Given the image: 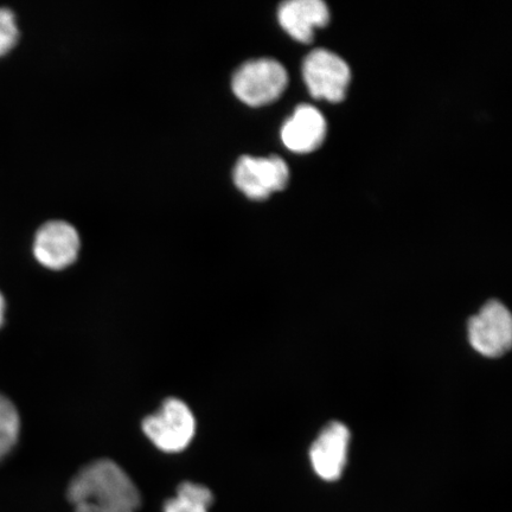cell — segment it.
Returning a JSON list of instances; mask_svg holds the SVG:
<instances>
[{"label":"cell","mask_w":512,"mask_h":512,"mask_svg":"<svg viewBox=\"0 0 512 512\" xmlns=\"http://www.w3.org/2000/svg\"><path fill=\"white\" fill-rule=\"evenodd\" d=\"M469 339L473 349L486 357H501L511 348L512 318L498 300H490L469 320Z\"/></svg>","instance_id":"5"},{"label":"cell","mask_w":512,"mask_h":512,"mask_svg":"<svg viewBox=\"0 0 512 512\" xmlns=\"http://www.w3.org/2000/svg\"><path fill=\"white\" fill-rule=\"evenodd\" d=\"M304 80L312 98L341 102L347 96L350 68L342 57L326 49H316L306 56Z\"/></svg>","instance_id":"4"},{"label":"cell","mask_w":512,"mask_h":512,"mask_svg":"<svg viewBox=\"0 0 512 512\" xmlns=\"http://www.w3.org/2000/svg\"><path fill=\"white\" fill-rule=\"evenodd\" d=\"M350 432L341 422H331L318 435L310 451L313 470L328 482L342 476L347 464Z\"/></svg>","instance_id":"8"},{"label":"cell","mask_w":512,"mask_h":512,"mask_svg":"<svg viewBox=\"0 0 512 512\" xmlns=\"http://www.w3.org/2000/svg\"><path fill=\"white\" fill-rule=\"evenodd\" d=\"M326 136L323 114L310 105H300L281 130V139L288 150L297 153L316 151Z\"/></svg>","instance_id":"10"},{"label":"cell","mask_w":512,"mask_h":512,"mask_svg":"<svg viewBox=\"0 0 512 512\" xmlns=\"http://www.w3.org/2000/svg\"><path fill=\"white\" fill-rule=\"evenodd\" d=\"M143 431L160 451L179 453L194 439L196 420L187 403L169 398L157 413L143 421Z\"/></svg>","instance_id":"2"},{"label":"cell","mask_w":512,"mask_h":512,"mask_svg":"<svg viewBox=\"0 0 512 512\" xmlns=\"http://www.w3.org/2000/svg\"><path fill=\"white\" fill-rule=\"evenodd\" d=\"M4 315H5V300L3 294L0 293V326L4 323Z\"/></svg>","instance_id":"14"},{"label":"cell","mask_w":512,"mask_h":512,"mask_svg":"<svg viewBox=\"0 0 512 512\" xmlns=\"http://www.w3.org/2000/svg\"><path fill=\"white\" fill-rule=\"evenodd\" d=\"M18 37L19 31L15 15L9 9H0V57L14 49Z\"/></svg>","instance_id":"13"},{"label":"cell","mask_w":512,"mask_h":512,"mask_svg":"<svg viewBox=\"0 0 512 512\" xmlns=\"http://www.w3.org/2000/svg\"><path fill=\"white\" fill-rule=\"evenodd\" d=\"M19 431L21 420L14 403L0 395V460L8 456L17 444Z\"/></svg>","instance_id":"12"},{"label":"cell","mask_w":512,"mask_h":512,"mask_svg":"<svg viewBox=\"0 0 512 512\" xmlns=\"http://www.w3.org/2000/svg\"><path fill=\"white\" fill-rule=\"evenodd\" d=\"M278 18L294 40L311 43L315 29L324 28L330 22V12L322 0H291L280 6Z\"/></svg>","instance_id":"9"},{"label":"cell","mask_w":512,"mask_h":512,"mask_svg":"<svg viewBox=\"0 0 512 512\" xmlns=\"http://www.w3.org/2000/svg\"><path fill=\"white\" fill-rule=\"evenodd\" d=\"M213 502L207 486L185 482L178 486L175 497L165 502L163 512H209Z\"/></svg>","instance_id":"11"},{"label":"cell","mask_w":512,"mask_h":512,"mask_svg":"<svg viewBox=\"0 0 512 512\" xmlns=\"http://www.w3.org/2000/svg\"><path fill=\"white\" fill-rule=\"evenodd\" d=\"M80 236L72 224L51 221L38 230L34 255L49 270L60 271L73 265L80 252Z\"/></svg>","instance_id":"7"},{"label":"cell","mask_w":512,"mask_h":512,"mask_svg":"<svg viewBox=\"0 0 512 512\" xmlns=\"http://www.w3.org/2000/svg\"><path fill=\"white\" fill-rule=\"evenodd\" d=\"M288 75L283 64L272 59L249 61L238 69L233 92L243 104L260 107L272 104L284 93Z\"/></svg>","instance_id":"3"},{"label":"cell","mask_w":512,"mask_h":512,"mask_svg":"<svg viewBox=\"0 0 512 512\" xmlns=\"http://www.w3.org/2000/svg\"><path fill=\"white\" fill-rule=\"evenodd\" d=\"M290 170L284 159L243 156L234 169V183L252 200H266L273 192L286 188Z\"/></svg>","instance_id":"6"},{"label":"cell","mask_w":512,"mask_h":512,"mask_svg":"<svg viewBox=\"0 0 512 512\" xmlns=\"http://www.w3.org/2000/svg\"><path fill=\"white\" fill-rule=\"evenodd\" d=\"M75 512H137L142 504L133 480L110 459L82 467L68 488Z\"/></svg>","instance_id":"1"}]
</instances>
